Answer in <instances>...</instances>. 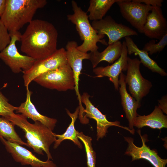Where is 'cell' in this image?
Returning <instances> with one entry per match:
<instances>
[{
  "label": "cell",
  "instance_id": "cell-22",
  "mask_svg": "<svg viewBox=\"0 0 167 167\" xmlns=\"http://www.w3.org/2000/svg\"><path fill=\"white\" fill-rule=\"evenodd\" d=\"M67 114L71 119V121L66 131L62 134L58 135L55 134L56 139L54 145V148H56L65 139H69L72 141L80 148H82V145L78 139L76 134V131L75 129V123L78 117L79 112V108L78 106L75 112L71 113L70 111L66 109Z\"/></svg>",
  "mask_w": 167,
  "mask_h": 167
},
{
  "label": "cell",
  "instance_id": "cell-6",
  "mask_svg": "<svg viewBox=\"0 0 167 167\" xmlns=\"http://www.w3.org/2000/svg\"><path fill=\"white\" fill-rule=\"evenodd\" d=\"M21 34L18 32L10 35L11 40L9 45L0 51V59L7 65L15 73H23L29 70L35 60L27 55H23L18 51L16 41H20Z\"/></svg>",
  "mask_w": 167,
  "mask_h": 167
},
{
  "label": "cell",
  "instance_id": "cell-16",
  "mask_svg": "<svg viewBox=\"0 0 167 167\" xmlns=\"http://www.w3.org/2000/svg\"><path fill=\"white\" fill-rule=\"evenodd\" d=\"M78 45L75 41L68 42L66 46V57L68 63L72 69L74 78L75 90L78 98H80L79 90V76L82 69V61L84 59H89V53L81 52L77 49Z\"/></svg>",
  "mask_w": 167,
  "mask_h": 167
},
{
  "label": "cell",
  "instance_id": "cell-4",
  "mask_svg": "<svg viewBox=\"0 0 167 167\" xmlns=\"http://www.w3.org/2000/svg\"><path fill=\"white\" fill-rule=\"evenodd\" d=\"M71 3L74 13L68 15L67 19L75 25L76 29L83 41L81 45L77 46V49L84 53H87L88 51L94 52L99 49L97 42L108 45V43L103 39L105 35L98 34L93 28L89 22L87 12L79 7L75 1L72 0Z\"/></svg>",
  "mask_w": 167,
  "mask_h": 167
},
{
  "label": "cell",
  "instance_id": "cell-5",
  "mask_svg": "<svg viewBox=\"0 0 167 167\" xmlns=\"http://www.w3.org/2000/svg\"><path fill=\"white\" fill-rule=\"evenodd\" d=\"M33 81L45 88L59 91L75 87L73 72L68 63L40 75Z\"/></svg>",
  "mask_w": 167,
  "mask_h": 167
},
{
  "label": "cell",
  "instance_id": "cell-9",
  "mask_svg": "<svg viewBox=\"0 0 167 167\" xmlns=\"http://www.w3.org/2000/svg\"><path fill=\"white\" fill-rule=\"evenodd\" d=\"M68 63L66 50L63 48L58 49L54 53L45 59L36 60L32 67L24 73V86L28 87L29 84L40 75L56 69Z\"/></svg>",
  "mask_w": 167,
  "mask_h": 167
},
{
  "label": "cell",
  "instance_id": "cell-19",
  "mask_svg": "<svg viewBox=\"0 0 167 167\" xmlns=\"http://www.w3.org/2000/svg\"><path fill=\"white\" fill-rule=\"evenodd\" d=\"M125 38L128 54H134L135 56L138 55L140 59V63L152 72L157 73L161 76H167V74L165 70L149 57L148 52L139 49L130 36L126 37Z\"/></svg>",
  "mask_w": 167,
  "mask_h": 167
},
{
  "label": "cell",
  "instance_id": "cell-3",
  "mask_svg": "<svg viewBox=\"0 0 167 167\" xmlns=\"http://www.w3.org/2000/svg\"><path fill=\"white\" fill-rule=\"evenodd\" d=\"M8 120L22 129L28 147L39 154L43 155V151L45 152L47 160L53 159L49 148L57 139L52 130L39 122H35L33 124L29 123L27 118L22 114H15Z\"/></svg>",
  "mask_w": 167,
  "mask_h": 167
},
{
  "label": "cell",
  "instance_id": "cell-15",
  "mask_svg": "<svg viewBox=\"0 0 167 167\" xmlns=\"http://www.w3.org/2000/svg\"><path fill=\"white\" fill-rule=\"evenodd\" d=\"M167 33V22L161 7H153L147 17L143 34L151 39L160 40Z\"/></svg>",
  "mask_w": 167,
  "mask_h": 167
},
{
  "label": "cell",
  "instance_id": "cell-12",
  "mask_svg": "<svg viewBox=\"0 0 167 167\" xmlns=\"http://www.w3.org/2000/svg\"><path fill=\"white\" fill-rule=\"evenodd\" d=\"M137 132L142 141L141 147H138L134 143L133 138L124 137L125 140L128 143V147L125 154L131 157L132 160L144 159L149 161L154 167H165L167 159L160 157L156 152L150 149L146 144L147 138L142 136L140 130Z\"/></svg>",
  "mask_w": 167,
  "mask_h": 167
},
{
  "label": "cell",
  "instance_id": "cell-10",
  "mask_svg": "<svg viewBox=\"0 0 167 167\" xmlns=\"http://www.w3.org/2000/svg\"><path fill=\"white\" fill-rule=\"evenodd\" d=\"M91 25L98 34L107 35L109 39L108 45L119 41L123 37L138 35L135 30L117 23L109 15L100 20L93 21Z\"/></svg>",
  "mask_w": 167,
  "mask_h": 167
},
{
  "label": "cell",
  "instance_id": "cell-7",
  "mask_svg": "<svg viewBox=\"0 0 167 167\" xmlns=\"http://www.w3.org/2000/svg\"><path fill=\"white\" fill-rule=\"evenodd\" d=\"M127 62L125 82L128 86L132 96L141 103L142 98L149 93L152 84L142 75L140 71L141 63L139 59L128 57Z\"/></svg>",
  "mask_w": 167,
  "mask_h": 167
},
{
  "label": "cell",
  "instance_id": "cell-25",
  "mask_svg": "<svg viewBox=\"0 0 167 167\" xmlns=\"http://www.w3.org/2000/svg\"><path fill=\"white\" fill-rule=\"evenodd\" d=\"M78 138L84 144L87 158V165L88 167H96V153L92 146V139L84 134L82 132L76 131Z\"/></svg>",
  "mask_w": 167,
  "mask_h": 167
},
{
  "label": "cell",
  "instance_id": "cell-20",
  "mask_svg": "<svg viewBox=\"0 0 167 167\" xmlns=\"http://www.w3.org/2000/svg\"><path fill=\"white\" fill-rule=\"evenodd\" d=\"M138 128L148 126L161 130L167 128V116L164 115L158 106L156 105L153 111L147 115H138L136 118L134 126Z\"/></svg>",
  "mask_w": 167,
  "mask_h": 167
},
{
  "label": "cell",
  "instance_id": "cell-14",
  "mask_svg": "<svg viewBox=\"0 0 167 167\" xmlns=\"http://www.w3.org/2000/svg\"><path fill=\"white\" fill-rule=\"evenodd\" d=\"M122 50L120 57L112 65L105 67L99 66L93 69V72L98 77L106 76L113 84L115 89L118 90L119 77L120 74L127 71V50L125 41L122 43Z\"/></svg>",
  "mask_w": 167,
  "mask_h": 167
},
{
  "label": "cell",
  "instance_id": "cell-11",
  "mask_svg": "<svg viewBox=\"0 0 167 167\" xmlns=\"http://www.w3.org/2000/svg\"><path fill=\"white\" fill-rule=\"evenodd\" d=\"M90 96L87 92H84L81 96L82 103L85 106L84 111V118L87 123L88 122V118L94 119L97 123V139L102 138L105 135L108 128L112 126L122 128L128 131L130 130L128 127L120 125V122L118 121L110 122L109 121L106 115L103 114L100 110L92 104L89 100Z\"/></svg>",
  "mask_w": 167,
  "mask_h": 167
},
{
  "label": "cell",
  "instance_id": "cell-27",
  "mask_svg": "<svg viewBox=\"0 0 167 167\" xmlns=\"http://www.w3.org/2000/svg\"><path fill=\"white\" fill-rule=\"evenodd\" d=\"M17 108L9 103L8 99L0 90V115L9 119L15 114L14 111Z\"/></svg>",
  "mask_w": 167,
  "mask_h": 167
},
{
  "label": "cell",
  "instance_id": "cell-29",
  "mask_svg": "<svg viewBox=\"0 0 167 167\" xmlns=\"http://www.w3.org/2000/svg\"><path fill=\"white\" fill-rule=\"evenodd\" d=\"M134 1L136 2L143 3L153 7L157 6L160 7L162 6V3L164 2L163 0H134Z\"/></svg>",
  "mask_w": 167,
  "mask_h": 167
},
{
  "label": "cell",
  "instance_id": "cell-17",
  "mask_svg": "<svg viewBox=\"0 0 167 167\" xmlns=\"http://www.w3.org/2000/svg\"><path fill=\"white\" fill-rule=\"evenodd\" d=\"M125 75L123 72L119 75V91L121 96V104L128 122L129 129L131 133L134 134V123L138 115L137 113L138 108L141 106L140 102L136 101L128 92L125 82Z\"/></svg>",
  "mask_w": 167,
  "mask_h": 167
},
{
  "label": "cell",
  "instance_id": "cell-23",
  "mask_svg": "<svg viewBox=\"0 0 167 167\" xmlns=\"http://www.w3.org/2000/svg\"><path fill=\"white\" fill-rule=\"evenodd\" d=\"M120 0H90L87 12L88 18L93 21L103 18L112 6Z\"/></svg>",
  "mask_w": 167,
  "mask_h": 167
},
{
  "label": "cell",
  "instance_id": "cell-24",
  "mask_svg": "<svg viewBox=\"0 0 167 167\" xmlns=\"http://www.w3.org/2000/svg\"><path fill=\"white\" fill-rule=\"evenodd\" d=\"M15 126L8 119L0 117V136L8 141L28 147L27 143L23 141L16 132Z\"/></svg>",
  "mask_w": 167,
  "mask_h": 167
},
{
  "label": "cell",
  "instance_id": "cell-8",
  "mask_svg": "<svg viewBox=\"0 0 167 167\" xmlns=\"http://www.w3.org/2000/svg\"><path fill=\"white\" fill-rule=\"evenodd\" d=\"M123 18L140 33L153 6L135 2L134 0H120L117 3Z\"/></svg>",
  "mask_w": 167,
  "mask_h": 167
},
{
  "label": "cell",
  "instance_id": "cell-18",
  "mask_svg": "<svg viewBox=\"0 0 167 167\" xmlns=\"http://www.w3.org/2000/svg\"><path fill=\"white\" fill-rule=\"evenodd\" d=\"M28 87H26V98L25 101L17 107L16 110V112L21 113L27 118H30L34 122H39L49 129L53 130L56 126L57 120L42 115L38 111L31 101L32 92L29 90Z\"/></svg>",
  "mask_w": 167,
  "mask_h": 167
},
{
  "label": "cell",
  "instance_id": "cell-13",
  "mask_svg": "<svg viewBox=\"0 0 167 167\" xmlns=\"http://www.w3.org/2000/svg\"><path fill=\"white\" fill-rule=\"evenodd\" d=\"M0 140L14 160L22 165H30L32 167H57L51 161H44L40 160L31 152L18 143L8 141L1 136Z\"/></svg>",
  "mask_w": 167,
  "mask_h": 167
},
{
  "label": "cell",
  "instance_id": "cell-26",
  "mask_svg": "<svg viewBox=\"0 0 167 167\" xmlns=\"http://www.w3.org/2000/svg\"><path fill=\"white\" fill-rule=\"evenodd\" d=\"M167 45V33L164 35L157 43H156L154 40H150L145 44L142 49L152 55L160 52Z\"/></svg>",
  "mask_w": 167,
  "mask_h": 167
},
{
  "label": "cell",
  "instance_id": "cell-28",
  "mask_svg": "<svg viewBox=\"0 0 167 167\" xmlns=\"http://www.w3.org/2000/svg\"><path fill=\"white\" fill-rule=\"evenodd\" d=\"M11 40V36L8 31L0 21V51L9 45Z\"/></svg>",
  "mask_w": 167,
  "mask_h": 167
},
{
  "label": "cell",
  "instance_id": "cell-21",
  "mask_svg": "<svg viewBox=\"0 0 167 167\" xmlns=\"http://www.w3.org/2000/svg\"><path fill=\"white\" fill-rule=\"evenodd\" d=\"M122 43L120 41L110 45L103 51H98L89 54L90 60L93 68L96 67L101 62L105 61L113 64L120 57L122 50Z\"/></svg>",
  "mask_w": 167,
  "mask_h": 167
},
{
  "label": "cell",
  "instance_id": "cell-2",
  "mask_svg": "<svg viewBox=\"0 0 167 167\" xmlns=\"http://www.w3.org/2000/svg\"><path fill=\"white\" fill-rule=\"evenodd\" d=\"M47 3L46 0H6L0 21L11 35L29 23L37 10L43 7Z\"/></svg>",
  "mask_w": 167,
  "mask_h": 167
},
{
  "label": "cell",
  "instance_id": "cell-31",
  "mask_svg": "<svg viewBox=\"0 0 167 167\" xmlns=\"http://www.w3.org/2000/svg\"><path fill=\"white\" fill-rule=\"evenodd\" d=\"M6 0H0V17L3 13L5 9Z\"/></svg>",
  "mask_w": 167,
  "mask_h": 167
},
{
  "label": "cell",
  "instance_id": "cell-1",
  "mask_svg": "<svg viewBox=\"0 0 167 167\" xmlns=\"http://www.w3.org/2000/svg\"><path fill=\"white\" fill-rule=\"evenodd\" d=\"M58 36L57 31L52 24L33 20L21 35L20 50L35 60L45 59L58 49Z\"/></svg>",
  "mask_w": 167,
  "mask_h": 167
},
{
  "label": "cell",
  "instance_id": "cell-30",
  "mask_svg": "<svg viewBox=\"0 0 167 167\" xmlns=\"http://www.w3.org/2000/svg\"><path fill=\"white\" fill-rule=\"evenodd\" d=\"M158 106L164 113L167 114V96H163L160 100H158Z\"/></svg>",
  "mask_w": 167,
  "mask_h": 167
}]
</instances>
